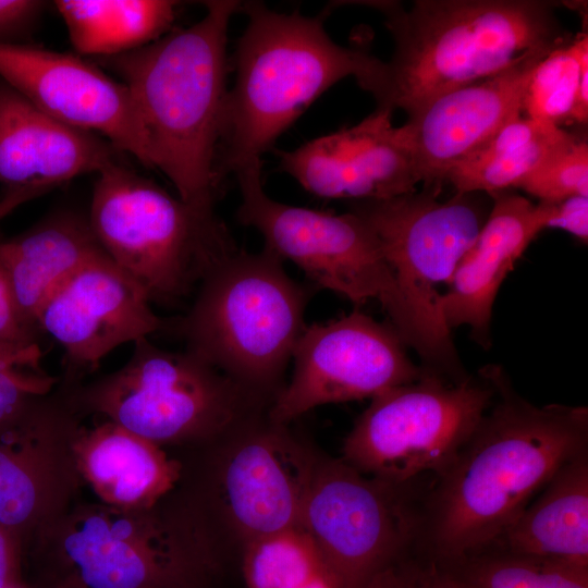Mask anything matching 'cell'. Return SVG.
<instances>
[{"label":"cell","mask_w":588,"mask_h":588,"mask_svg":"<svg viewBox=\"0 0 588 588\" xmlns=\"http://www.w3.org/2000/svg\"><path fill=\"white\" fill-rule=\"evenodd\" d=\"M33 539L45 588H211L221 552L174 491L147 509L76 502Z\"/></svg>","instance_id":"5"},{"label":"cell","mask_w":588,"mask_h":588,"mask_svg":"<svg viewBox=\"0 0 588 588\" xmlns=\"http://www.w3.org/2000/svg\"><path fill=\"white\" fill-rule=\"evenodd\" d=\"M38 334L23 319L7 272L0 264V342L36 343Z\"/></svg>","instance_id":"34"},{"label":"cell","mask_w":588,"mask_h":588,"mask_svg":"<svg viewBox=\"0 0 588 588\" xmlns=\"http://www.w3.org/2000/svg\"><path fill=\"white\" fill-rule=\"evenodd\" d=\"M241 552L246 588H301L328 573L318 550L302 527L255 540Z\"/></svg>","instance_id":"27"},{"label":"cell","mask_w":588,"mask_h":588,"mask_svg":"<svg viewBox=\"0 0 588 588\" xmlns=\"http://www.w3.org/2000/svg\"><path fill=\"white\" fill-rule=\"evenodd\" d=\"M188 311L174 323L185 350L201 358L268 409L306 324L310 291L264 247H238L199 283Z\"/></svg>","instance_id":"6"},{"label":"cell","mask_w":588,"mask_h":588,"mask_svg":"<svg viewBox=\"0 0 588 588\" xmlns=\"http://www.w3.org/2000/svg\"><path fill=\"white\" fill-rule=\"evenodd\" d=\"M241 1H206L205 15L137 50L98 58L128 88L149 169L192 208L211 213L219 189L216 154L226 89V39Z\"/></svg>","instance_id":"3"},{"label":"cell","mask_w":588,"mask_h":588,"mask_svg":"<svg viewBox=\"0 0 588 588\" xmlns=\"http://www.w3.org/2000/svg\"><path fill=\"white\" fill-rule=\"evenodd\" d=\"M542 203L588 196V144L573 134L516 186Z\"/></svg>","instance_id":"31"},{"label":"cell","mask_w":588,"mask_h":588,"mask_svg":"<svg viewBox=\"0 0 588 588\" xmlns=\"http://www.w3.org/2000/svg\"><path fill=\"white\" fill-rule=\"evenodd\" d=\"M452 563L471 588H588V565L491 543Z\"/></svg>","instance_id":"26"},{"label":"cell","mask_w":588,"mask_h":588,"mask_svg":"<svg viewBox=\"0 0 588 588\" xmlns=\"http://www.w3.org/2000/svg\"><path fill=\"white\" fill-rule=\"evenodd\" d=\"M107 139L50 117L0 77V184L48 192L120 162Z\"/></svg>","instance_id":"20"},{"label":"cell","mask_w":588,"mask_h":588,"mask_svg":"<svg viewBox=\"0 0 588 588\" xmlns=\"http://www.w3.org/2000/svg\"><path fill=\"white\" fill-rule=\"evenodd\" d=\"M81 418L65 387L0 430V524L21 542L76 503L84 483L74 451Z\"/></svg>","instance_id":"15"},{"label":"cell","mask_w":588,"mask_h":588,"mask_svg":"<svg viewBox=\"0 0 588 588\" xmlns=\"http://www.w3.org/2000/svg\"><path fill=\"white\" fill-rule=\"evenodd\" d=\"M429 483L385 482L318 454L301 527L339 588H365L419 546Z\"/></svg>","instance_id":"12"},{"label":"cell","mask_w":588,"mask_h":588,"mask_svg":"<svg viewBox=\"0 0 588 588\" xmlns=\"http://www.w3.org/2000/svg\"><path fill=\"white\" fill-rule=\"evenodd\" d=\"M46 7L38 0H0V45L27 44Z\"/></svg>","instance_id":"33"},{"label":"cell","mask_w":588,"mask_h":588,"mask_svg":"<svg viewBox=\"0 0 588 588\" xmlns=\"http://www.w3.org/2000/svg\"><path fill=\"white\" fill-rule=\"evenodd\" d=\"M391 114L376 110L352 127L280 151V167L321 198L358 203L413 193L420 176Z\"/></svg>","instance_id":"19"},{"label":"cell","mask_w":588,"mask_h":588,"mask_svg":"<svg viewBox=\"0 0 588 588\" xmlns=\"http://www.w3.org/2000/svg\"><path fill=\"white\" fill-rule=\"evenodd\" d=\"M90 228L108 257L152 302H176L235 245L215 212L198 211L117 162L97 174Z\"/></svg>","instance_id":"9"},{"label":"cell","mask_w":588,"mask_h":588,"mask_svg":"<svg viewBox=\"0 0 588 588\" xmlns=\"http://www.w3.org/2000/svg\"><path fill=\"white\" fill-rule=\"evenodd\" d=\"M241 11L248 21L235 54V84L223 106L216 154L219 183L261 163L311 102L344 77L359 79L373 58L334 42L322 14L280 13L259 2H242Z\"/></svg>","instance_id":"4"},{"label":"cell","mask_w":588,"mask_h":588,"mask_svg":"<svg viewBox=\"0 0 588 588\" xmlns=\"http://www.w3.org/2000/svg\"><path fill=\"white\" fill-rule=\"evenodd\" d=\"M144 290L105 253L64 281L40 307L39 332L74 370H91L114 348L168 329Z\"/></svg>","instance_id":"18"},{"label":"cell","mask_w":588,"mask_h":588,"mask_svg":"<svg viewBox=\"0 0 588 588\" xmlns=\"http://www.w3.org/2000/svg\"><path fill=\"white\" fill-rule=\"evenodd\" d=\"M78 473L99 502L136 510L154 506L181 482L184 465L163 448L107 419L79 427Z\"/></svg>","instance_id":"22"},{"label":"cell","mask_w":588,"mask_h":588,"mask_svg":"<svg viewBox=\"0 0 588 588\" xmlns=\"http://www.w3.org/2000/svg\"><path fill=\"white\" fill-rule=\"evenodd\" d=\"M82 415H97L166 446L203 448L245 420L268 412L224 373L189 353L134 342L118 370L66 387Z\"/></svg>","instance_id":"8"},{"label":"cell","mask_w":588,"mask_h":588,"mask_svg":"<svg viewBox=\"0 0 588 588\" xmlns=\"http://www.w3.org/2000/svg\"><path fill=\"white\" fill-rule=\"evenodd\" d=\"M379 10L394 40L388 61L375 57L357 81L377 110L411 115L437 97L491 76L532 51L569 41L555 3L543 0L365 2Z\"/></svg>","instance_id":"2"},{"label":"cell","mask_w":588,"mask_h":588,"mask_svg":"<svg viewBox=\"0 0 588 588\" xmlns=\"http://www.w3.org/2000/svg\"><path fill=\"white\" fill-rule=\"evenodd\" d=\"M549 204L547 228L565 230L586 243L588 240V196H573Z\"/></svg>","instance_id":"35"},{"label":"cell","mask_w":588,"mask_h":588,"mask_svg":"<svg viewBox=\"0 0 588 588\" xmlns=\"http://www.w3.org/2000/svg\"><path fill=\"white\" fill-rule=\"evenodd\" d=\"M0 77L50 117L107 139L149 168L131 93L97 63L28 42L0 45Z\"/></svg>","instance_id":"16"},{"label":"cell","mask_w":588,"mask_h":588,"mask_svg":"<svg viewBox=\"0 0 588 588\" xmlns=\"http://www.w3.org/2000/svg\"><path fill=\"white\" fill-rule=\"evenodd\" d=\"M405 346L392 324L357 309L306 326L293 352L292 377L270 405L268 417L289 425L317 406L372 399L417 380L424 369L409 359Z\"/></svg>","instance_id":"13"},{"label":"cell","mask_w":588,"mask_h":588,"mask_svg":"<svg viewBox=\"0 0 588 588\" xmlns=\"http://www.w3.org/2000/svg\"><path fill=\"white\" fill-rule=\"evenodd\" d=\"M588 71V36L580 33L536 66L523 103L525 117L555 125L571 121L581 75Z\"/></svg>","instance_id":"28"},{"label":"cell","mask_w":588,"mask_h":588,"mask_svg":"<svg viewBox=\"0 0 588 588\" xmlns=\"http://www.w3.org/2000/svg\"><path fill=\"white\" fill-rule=\"evenodd\" d=\"M41 354L38 342H0V430L54 390L58 379L44 370Z\"/></svg>","instance_id":"30"},{"label":"cell","mask_w":588,"mask_h":588,"mask_svg":"<svg viewBox=\"0 0 588 588\" xmlns=\"http://www.w3.org/2000/svg\"><path fill=\"white\" fill-rule=\"evenodd\" d=\"M205 446L211 454L201 483L182 497L220 549L224 534L242 550L301 527L319 452L289 425L262 413Z\"/></svg>","instance_id":"10"},{"label":"cell","mask_w":588,"mask_h":588,"mask_svg":"<svg viewBox=\"0 0 588 588\" xmlns=\"http://www.w3.org/2000/svg\"><path fill=\"white\" fill-rule=\"evenodd\" d=\"M241 204L238 221L255 228L265 247L301 268L320 289L359 305L378 301L406 345L428 369L453 372L460 362L449 330L430 322L409 302L387 262L379 241L356 212L342 215L283 204L261 184V164L235 173Z\"/></svg>","instance_id":"7"},{"label":"cell","mask_w":588,"mask_h":588,"mask_svg":"<svg viewBox=\"0 0 588 588\" xmlns=\"http://www.w3.org/2000/svg\"><path fill=\"white\" fill-rule=\"evenodd\" d=\"M301 588H339L329 573H323Z\"/></svg>","instance_id":"38"},{"label":"cell","mask_w":588,"mask_h":588,"mask_svg":"<svg viewBox=\"0 0 588 588\" xmlns=\"http://www.w3.org/2000/svg\"><path fill=\"white\" fill-rule=\"evenodd\" d=\"M493 400L424 495L419 547L455 562L499 539L569 460L588 450L585 406H537L498 366Z\"/></svg>","instance_id":"1"},{"label":"cell","mask_w":588,"mask_h":588,"mask_svg":"<svg viewBox=\"0 0 588 588\" xmlns=\"http://www.w3.org/2000/svg\"><path fill=\"white\" fill-rule=\"evenodd\" d=\"M21 544L20 539L0 524V588L19 584Z\"/></svg>","instance_id":"36"},{"label":"cell","mask_w":588,"mask_h":588,"mask_svg":"<svg viewBox=\"0 0 588 588\" xmlns=\"http://www.w3.org/2000/svg\"><path fill=\"white\" fill-rule=\"evenodd\" d=\"M365 588H471L456 567L419 546L373 578Z\"/></svg>","instance_id":"32"},{"label":"cell","mask_w":588,"mask_h":588,"mask_svg":"<svg viewBox=\"0 0 588 588\" xmlns=\"http://www.w3.org/2000/svg\"><path fill=\"white\" fill-rule=\"evenodd\" d=\"M493 543L588 565V450L565 463Z\"/></svg>","instance_id":"24"},{"label":"cell","mask_w":588,"mask_h":588,"mask_svg":"<svg viewBox=\"0 0 588 588\" xmlns=\"http://www.w3.org/2000/svg\"><path fill=\"white\" fill-rule=\"evenodd\" d=\"M551 51L529 52L499 73L441 95L397 126L424 187L439 191L453 167L523 117L529 79Z\"/></svg>","instance_id":"17"},{"label":"cell","mask_w":588,"mask_h":588,"mask_svg":"<svg viewBox=\"0 0 588 588\" xmlns=\"http://www.w3.org/2000/svg\"><path fill=\"white\" fill-rule=\"evenodd\" d=\"M9 588H23L22 586H20L19 584L14 585V586H11Z\"/></svg>","instance_id":"39"},{"label":"cell","mask_w":588,"mask_h":588,"mask_svg":"<svg viewBox=\"0 0 588 588\" xmlns=\"http://www.w3.org/2000/svg\"><path fill=\"white\" fill-rule=\"evenodd\" d=\"M102 254L87 216L70 210L52 213L15 237L0 240V264L25 322L39 333L36 317L45 301Z\"/></svg>","instance_id":"23"},{"label":"cell","mask_w":588,"mask_h":588,"mask_svg":"<svg viewBox=\"0 0 588 588\" xmlns=\"http://www.w3.org/2000/svg\"><path fill=\"white\" fill-rule=\"evenodd\" d=\"M494 391L483 369L479 378L451 381L425 368L417 380L371 399L346 436L341 458L394 485L429 480L471 436Z\"/></svg>","instance_id":"11"},{"label":"cell","mask_w":588,"mask_h":588,"mask_svg":"<svg viewBox=\"0 0 588 588\" xmlns=\"http://www.w3.org/2000/svg\"><path fill=\"white\" fill-rule=\"evenodd\" d=\"M438 193L424 187L390 199L358 201L352 211L373 231L409 302L430 322L449 330L439 314L438 286L449 285L489 211L477 193H455L446 200H439Z\"/></svg>","instance_id":"14"},{"label":"cell","mask_w":588,"mask_h":588,"mask_svg":"<svg viewBox=\"0 0 588 588\" xmlns=\"http://www.w3.org/2000/svg\"><path fill=\"white\" fill-rule=\"evenodd\" d=\"M44 194V191L35 188L7 189L5 194L0 198V221L7 218L21 205Z\"/></svg>","instance_id":"37"},{"label":"cell","mask_w":588,"mask_h":588,"mask_svg":"<svg viewBox=\"0 0 588 588\" xmlns=\"http://www.w3.org/2000/svg\"><path fill=\"white\" fill-rule=\"evenodd\" d=\"M170 0H58L70 41L81 56L107 58L160 39L176 17Z\"/></svg>","instance_id":"25"},{"label":"cell","mask_w":588,"mask_h":588,"mask_svg":"<svg viewBox=\"0 0 588 588\" xmlns=\"http://www.w3.org/2000/svg\"><path fill=\"white\" fill-rule=\"evenodd\" d=\"M493 204L470 249L460 261L439 297L438 308L451 330L465 324L482 346L490 345L492 305L498 291L531 241L547 228L550 204L535 205L526 197L503 191Z\"/></svg>","instance_id":"21"},{"label":"cell","mask_w":588,"mask_h":588,"mask_svg":"<svg viewBox=\"0 0 588 588\" xmlns=\"http://www.w3.org/2000/svg\"><path fill=\"white\" fill-rule=\"evenodd\" d=\"M573 134L556 127L548 135L519 149L483 161L463 162L445 175L455 193L495 194L516 187L555 148Z\"/></svg>","instance_id":"29"}]
</instances>
